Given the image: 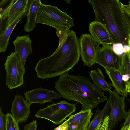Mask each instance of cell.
Here are the masks:
<instances>
[{
    "label": "cell",
    "instance_id": "2",
    "mask_svg": "<svg viewBox=\"0 0 130 130\" xmlns=\"http://www.w3.org/2000/svg\"><path fill=\"white\" fill-rule=\"evenodd\" d=\"M55 87L61 98L81 104L83 110L92 109L108 100L101 89L83 76L65 73L59 76Z\"/></svg>",
    "mask_w": 130,
    "mask_h": 130
},
{
    "label": "cell",
    "instance_id": "11",
    "mask_svg": "<svg viewBox=\"0 0 130 130\" xmlns=\"http://www.w3.org/2000/svg\"><path fill=\"white\" fill-rule=\"evenodd\" d=\"M25 100L30 105L33 103L44 104L52 102L53 100L61 98L59 93L53 90L40 87L24 93Z\"/></svg>",
    "mask_w": 130,
    "mask_h": 130
},
{
    "label": "cell",
    "instance_id": "13",
    "mask_svg": "<svg viewBox=\"0 0 130 130\" xmlns=\"http://www.w3.org/2000/svg\"><path fill=\"white\" fill-rule=\"evenodd\" d=\"M30 106L22 96L16 95L12 103L11 111L13 117L18 123L27 120L30 113Z\"/></svg>",
    "mask_w": 130,
    "mask_h": 130
},
{
    "label": "cell",
    "instance_id": "3",
    "mask_svg": "<svg viewBox=\"0 0 130 130\" xmlns=\"http://www.w3.org/2000/svg\"><path fill=\"white\" fill-rule=\"evenodd\" d=\"M95 21L105 24L115 44L128 45L130 28L119 0H89Z\"/></svg>",
    "mask_w": 130,
    "mask_h": 130
},
{
    "label": "cell",
    "instance_id": "24",
    "mask_svg": "<svg viewBox=\"0 0 130 130\" xmlns=\"http://www.w3.org/2000/svg\"><path fill=\"white\" fill-rule=\"evenodd\" d=\"M37 121L34 120L31 123L25 125L23 130H37Z\"/></svg>",
    "mask_w": 130,
    "mask_h": 130
},
{
    "label": "cell",
    "instance_id": "4",
    "mask_svg": "<svg viewBox=\"0 0 130 130\" xmlns=\"http://www.w3.org/2000/svg\"><path fill=\"white\" fill-rule=\"evenodd\" d=\"M37 23L47 25L57 30H64L74 26V19L55 6L41 3L38 11Z\"/></svg>",
    "mask_w": 130,
    "mask_h": 130
},
{
    "label": "cell",
    "instance_id": "34",
    "mask_svg": "<svg viewBox=\"0 0 130 130\" xmlns=\"http://www.w3.org/2000/svg\"></svg>",
    "mask_w": 130,
    "mask_h": 130
},
{
    "label": "cell",
    "instance_id": "23",
    "mask_svg": "<svg viewBox=\"0 0 130 130\" xmlns=\"http://www.w3.org/2000/svg\"><path fill=\"white\" fill-rule=\"evenodd\" d=\"M7 119V114H4L0 107V130H6Z\"/></svg>",
    "mask_w": 130,
    "mask_h": 130
},
{
    "label": "cell",
    "instance_id": "33",
    "mask_svg": "<svg viewBox=\"0 0 130 130\" xmlns=\"http://www.w3.org/2000/svg\"><path fill=\"white\" fill-rule=\"evenodd\" d=\"M66 2L67 3H68L69 4H71V0H65Z\"/></svg>",
    "mask_w": 130,
    "mask_h": 130
},
{
    "label": "cell",
    "instance_id": "19",
    "mask_svg": "<svg viewBox=\"0 0 130 130\" xmlns=\"http://www.w3.org/2000/svg\"><path fill=\"white\" fill-rule=\"evenodd\" d=\"M98 71L92 69L89 73L94 84L101 90L108 91L112 89L111 85L106 80L103 73L100 68L97 69Z\"/></svg>",
    "mask_w": 130,
    "mask_h": 130
},
{
    "label": "cell",
    "instance_id": "1",
    "mask_svg": "<svg viewBox=\"0 0 130 130\" xmlns=\"http://www.w3.org/2000/svg\"><path fill=\"white\" fill-rule=\"evenodd\" d=\"M59 45L51 56L39 60L35 68L37 76L42 79L60 76L72 69L80 56L79 39L69 29L56 31Z\"/></svg>",
    "mask_w": 130,
    "mask_h": 130
},
{
    "label": "cell",
    "instance_id": "9",
    "mask_svg": "<svg viewBox=\"0 0 130 130\" xmlns=\"http://www.w3.org/2000/svg\"><path fill=\"white\" fill-rule=\"evenodd\" d=\"M93 115L91 109L82 110L53 130H87Z\"/></svg>",
    "mask_w": 130,
    "mask_h": 130
},
{
    "label": "cell",
    "instance_id": "25",
    "mask_svg": "<svg viewBox=\"0 0 130 130\" xmlns=\"http://www.w3.org/2000/svg\"><path fill=\"white\" fill-rule=\"evenodd\" d=\"M121 6L124 12L130 18V1L128 5H124L122 3Z\"/></svg>",
    "mask_w": 130,
    "mask_h": 130
},
{
    "label": "cell",
    "instance_id": "5",
    "mask_svg": "<svg viewBox=\"0 0 130 130\" xmlns=\"http://www.w3.org/2000/svg\"><path fill=\"white\" fill-rule=\"evenodd\" d=\"M76 110V104L60 101L57 103L50 104L40 109L35 115L37 118L48 120L56 125L61 124Z\"/></svg>",
    "mask_w": 130,
    "mask_h": 130
},
{
    "label": "cell",
    "instance_id": "18",
    "mask_svg": "<svg viewBox=\"0 0 130 130\" xmlns=\"http://www.w3.org/2000/svg\"><path fill=\"white\" fill-rule=\"evenodd\" d=\"M28 9L20 15L0 35V52H5L9 44L10 36L17 24L26 15Z\"/></svg>",
    "mask_w": 130,
    "mask_h": 130
},
{
    "label": "cell",
    "instance_id": "28",
    "mask_svg": "<svg viewBox=\"0 0 130 130\" xmlns=\"http://www.w3.org/2000/svg\"><path fill=\"white\" fill-rule=\"evenodd\" d=\"M128 45L129 46L130 50L129 51L126 53L130 61V34L129 35V37L128 40Z\"/></svg>",
    "mask_w": 130,
    "mask_h": 130
},
{
    "label": "cell",
    "instance_id": "27",
    "mask_svg": "<svg viewBox=\"0 0 130 130\" xmlns=\"http://www.w3.org/2000/svg\"><path fill=\"white\" fill-rule=\"evenodd\" d=\"M123 46V49L124 53H126L129 50V47L128 45H125Z\"/></svg>",
    "mask_w": 130,
    "mask_h": 130
},
{
    "label": "cell",
    "instance_id": "12",
    "mask_svg": "<svg viewBox=\"0 0 130 130\" xmlns=\"http://www.w3.org/2000/svg\"><path fill=\"white\" fill-rule=\"evenodd\" d=\"M91 35L103 46L115 44L113 38L105 25L96 21L91 22L89 26Z\"/></svg>",
    "mask_w": 130,
    "mask_h": 130
},
{
    "label": "cell",
    "instance_id": "8",
    "mask_svg": "<svg viewBox=\"0 0 130 130\" xmlns=\"http://www.w3.org/2000/svg\"><path fill=\"white\" fill-rule=\"evenodd\" d=\"M80 56L83 64L88 67L95 63L97 53L100 44L89 34L82 33L79 39Z\"/></svg>",
    "mask_w": 130,
    "mask_h": 130
},
{
    "label": "cell",
    "instance_id": "15",
    "mask_svg": "<svg viewBox=\"0 0 130 130\" xmlns=\"http://www.w3.org/2000/svg\"><path fill=\"white\" fill-rule=\"evenodd\" d=\"M30 0H12L8 7V17L7 22V28L20 15L27 9Z\"/></svg>",
    "mask_w": 130,
    "mask_h": 130
},
{
    "label": "cell",
    "instance_id": "16",
    "mask_svg": "<svg viewBox=\"0 0 130 130\" xmlns=\"http://www.w3.org/2000/svg\"><path fill=\"white\" fill-rule=\"evenodd\" d=\"M104 69L111 81L112 85L117 93L125 99L128 93L126 90V83L122 79L120 73L118 70L108 68Z\"/></svg>",
    "mask_w": 130,
    "mask_h": 130
},
{
    "label": "cell",
    "instance_id": "6",
    "mask_svg": "<svg viewBox=\"0 0 130 130\" xmlns=\"http://www.w3.org/2000/svg\"><path fill=\"white\" fill-rule=\"evenodd\" d=\"M4 64L6 73V83L7 87L12 89L23 85L25 69L18 54L15 52L12 53L7 56Z\"/></svg>",
    "mask_w": 130,
    "mask_h": 130
},
{
    "label": "cell",
    "instance_id": "26",
    "mask_svg": "<svg viewBox=\"0 0 130 130\" xmlns=\"http://www.w3.org/2000/svg\"><path fill=\"white\" fill-rule=\"evenodd\" d=\"M127 117L125 120L123 126H130V108L129 109Z\"/></svg>",
    "mask_w": 130,
    "mask_h": 130
},
{
    "label": "cell",
    "instance_id": "20",
    "mask_svg": "<svg viewBox=\"0 0 130 130\" xmlns=\"http://www.w3.org/2000/svg\"><path fill=\"white\" fill-rule=\"evenodd\" d=\"M110 109L109 98L104 108L100 110L98 106L95 115L89 125L87 130H95L99 123L102 122L109 115Z\"/></svg>",
    "mask_w": 130,
    "mask_h": 130
},
{
    "label": "cell",
    "instance_id": "29",
    "mask_svg": "<svg viewBox=\"0 0 130 130\" xmlns=\"http://www.w3.org/2000/svg\"><path fill=\"white\" fill-rule=\"evenodd\" d=\"M126 90L128 93H129L130 96V84L126 83Z\"/></svg>",
    "mask_w": 130,
    "mask_h": 130
},
{
    "label": "cell",
    "instance_id": "32",
    "mask_svg": "<svg viewBox=\"0 0 130 130\" xmlns=\"http://www.w3.org/2000/svg\"><path fill=\"white\" fill-rule=\"evenodd\" d=\"M125 14L127 18V19L128 21V23L129 24V25L130 28V18L125 13Z\"/></svg>",
    "mask_w": 130,
    "mask_h": 130
},
{
    "label": "cell",
    "instance_id": "22",
    "mask_svg": "<svg viewBox=\"0 0 130 130\" xmlns=\"http://www.w3.org/2000/svg\"><path fill=\"white\" fill-rule=\"evenodd\" d=\"M6 130H20L18 123L11 113H7Z\"/></svg>",
    "mask_w": 130,
    "mask_h": 130
},
{
    "label": "cell",
    "instance_id": "14",
    "mask_svg": "<svg viewBox=\"0 0 130 130\" xmlns=\"http://www.w3.org/2000/svg\"><path fill=\"white\" fill-rule=\"evenodd\" d=\"M14 52L19 56L24 66L28 56L32 53V41L29 34L22 36H17L13 42Z\"/></svg>",
    "mask_w": 130,
    "mask_h": 130
},
{
    "label": "cell",
    "instance_id": "17",
    "mask_svg": "<svg viewBox=\"0 0 130 130\" xmlns=\"http://www.w3.org/2000/svg\"><path fill=\"white\" fill-rule=\"evenodd\" d=\"M41 3L40 0H30L24 27V31L29 32L36 27L37 14Z\"/></svg>",
    "mask_w": 130,
    "mask_h": 130
},
{
    "label": "cell",
    "instance_id": "31",
    "mask_svg": "<svg viewBox=\"0 0 130 130\" xmlns=\"http://www.w3.org/2000/svg\"><path fill=\"white\" fill-rule=\"evenodd\" d=\"M8 0H2L0 1V6H1L5 4L8 1Z\"/></svg>",
    "mask_w": 130,
    "mask_h": 130
},
{
    "label": "cell",
    "instance_id": "7",
    "mask_svg": "<svg viewBox=\"0 0 130 130\" xmlns=\"http://www.w3.org/2000/svg\"><path fill=\"white\" fill-rule=\"evenodd\" d=\"M110 94L109 98L110 110L109 114L108 130H112L122 120H125L128 112L125 109L124 99L115 90L108 91Z\"/></svg>",
    "mask_w": 130,
    "mask_h": 130
},
{
    "label": "cell",
    "instance_id": "30",
    "mask_svg": "<svg viewBox=\"0 0 130 130\" xmlns=\"http://www.w3.org/2000/svg\"><path fill=\"white\" fill-rule=\"evenodd\" d=\"M130 126H123L120 130H130Z\"/></svg>",
    "mask_w": 130,
    "mask_h": 130
},
{
    "label": "cell",
    "instance_id": "10",
    "mask_svg": "<svg viewBox=\"0 0 130 130\" xmlns=\"http://www.w3.org/2000/svg\"><path fill=\"white\" fill-rule=\"evenodd\" d=\"M122 56L115 52L112 45L103 46L97 53L95 63L104 68H108L118 70L121 62Z\"/></svg>",
    "mask_w": 130,
    "mask_h": 130
},
{
    "label": "cell",
    "instance_id": "21",
    "mask_svg": "<svg viewBox=\"0 0 130 130\" xmlns=\"http://www.w3.org/2000/svg\"><path fill=\"white\" fill-rule=\"evenodd\" d=\"M118 70L123 80L126 83L130 84V61L126 53H124L122 55L121 62Z\"/></svg>",
    "mask_w": 130,
    "mask_h": 130
}]
</instances>
